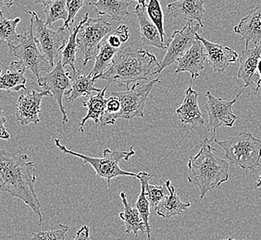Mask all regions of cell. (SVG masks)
<instances>
[{"mask_svg":"<svg viewBox=\"0 0 261 240\" xmlns=\"http://www.w3.org/2000/svg\"><path fill=\"white\" fill-rule=\"evenodd\" d=\"M213 140L225 152L226 160L243 170H255L261 166V140L248 132H240L226 140Z\"/></svg>","mask_w":261,"mask_h":240,"instance_id":"4","label":"cell"},{"mask_svg":"<svg viewBox=\"0 0 261 240\" xmlns=\"http://www.w3.org/2000/svg\"><path fill=\"white\" fill-rule=\"evenodd\" d=\"M261 57V43L255 45L251 49L246 48L242 52L239 57V70L237 72V78L244 81L245 90L247 87L256 84L255 93L259 90V79L260 77L257 74V64Z\"/></svg>","mask_w":261,"mask_h":240,"instance_id":"16","label":"cell"},{"mask_svg":"<svg viewBox=\"0 0 261 240\" xmlns=\"http://www.w3.org/2000/svg\"><path fill=\"white\" fill-rule=\"evenodd\" d=\"M255 189H261V175L260 177L255 183Z\"/></svg>","mask_w":261,"mask_h":240,"instance_id":"43","label":"cell"},{"mask_svg":"<svg viewBox=\"0 0 261 240\" xmlns=\"http://www.w3.org/2000/svg\"><path fill=\"white\" fill-rule=\"evenodd\" d=\"M108 86H106L103 90H101L96 95H90L88 100L83 101V105L87 108V114L81 120L80 130L84 132V127L86 125L87 120H93L96 124L100 123L101 116L105 112L106 104L108 99H106L105 93Z\"/></svg>","mask_w":261,"mask_h":240,"instance_id":"25","label":"cell"},{"mask_svg":"<svg viewBox=\"0 0 261 240\" xmlns=\"http://www.w3.org/2000/svg\"><path fill=\"white\" fill-rule=\"evenodd\" d=\"M166 188L169 192V195L165 196L164 199L161 200V203L158 205L156 210L158 215L163 218H171L185 213L188 209L191 203L184 202L176 192L175 188L171 185V180H164Z\"/></svg>","mask_w":261,"mask_h":240,"instance_id":"22","label":"cell"},{"mask_svg":"<svg viewBox=\"0 0 261 240\" xmlns=\"http://www.w3.org/2000/svg\"><path fill=\"white\" fill-rule=\"evenodd\" d=\"M135 12L140 28V39L142 44L155 46L156 48L161 49H165L166 44L161 39V33L156 28V26L148 18L146 12V7L138 4L136 7Z\"/></svg>","mask_w":261,"mask_h":240,"instance_id":"20","label":"cell"},{"mask_svg":"<svg viewBox=\"0 0 261 240\" xmlns=\"http://www.w3.org/2000/svg\"><path fill=\"white\" fill-rule=\"evenodd\" d=\"M119 50L120 49L112 47L108 43V41L106 40L105 37L100 43L99 48L95 57V65L89 74L93 77L102 74L104 71L110 68V66L112 63V60Z\"/></svg>","mask_w":261,"mask_h":240,"instance_id":"28","label":"cell"},{"mask_svg":"<svg viewBox=\"0 0 261 240\" xmlns=\"http://www.w3.org/2000/svg\"><path fill=\"white\" fill-rule=\"evenodd\" d=\"M111 32L112 25L108 20L102 18L90 19L88 13L85 14L76 39L78 50L84 55L83 67L96 57L101 42Z\"/></svg>","mask_w":261,"mask_h":240,"instance_id":"7","label":"cell"},{"mask_svg":"<svg viewBox=\"0 0 261 240\" xmlns=\"http://www.w3.org/2000/svg\"><path fill=\"white\" fill-rule=\"evenodd\" d=\"M81 26H82V20L79 22L78 25L75 26L72 30L70 31V35L69 39L66 44L64 49L61 51L62 52V57H61V63L63 67L69 66L70 67V71H68L69 75H73L75 74L78 70L75 69L76 53L78 52V45H77V35L79 33Z\"/></svg>","mask_w":261,"mask_h":240,"instance_id":"30","label":"cell"},{"mask_svg":"<svg viewBox=\"0 0 261 240\" xmlns=\"http://www.w3.org/2000/svg\"><path fill=\"white\" fill-rule=\"evenodd\" d=\"M37 83L44 91L48 92L55 99L62 114V123L67 124L69 118L66 113L65 107L63 105V97L66 91L70 90L71 87V80L68 72H66L64 70L61 60H59L56 63L55 67L50 72H47V74L40 77V79L37 80Z\"/></svg>","mask_w":261,"mask_h":240,"instance_id":"11","label":"cell"},{"mask_svg":"<svg viewBox=\"0 0 261 240\" xmlns=\"http://www.w3.org/2000/svg\"><path fill=\"white\" fill-rule=\"evenodd\" d=\"M70 76V75H69ZM71 87L65 93L66 99L68 102H73L82 96H90L92 93H99L101 89L95 87V79L90 74L84 75L80 70L75 74L70 76Z\"/></svg>","mask_w":261,"mask_h":240,"instance_id":"24","label":"cell"},{"mask_svg":"<svg viewBox=\"0 0 261 240\" xmlns=\"http://www.w3.org/2000/svg\"><path fill=\"white\" fill-rule=\"evenodd\" d=\"M25 70V67L19 60L10 63L6 70H0V91H27Z\"/></svg>","mask_w":261,"mask_h":240,"instance_id":"21","label":"cell"},{"mask_svg":"<svg viewBox=\"0 0 261 240\" xmlns=\"http://www.w3.org/2000/svg\"><path fill=\"white\" fill-rule=\"evenodd\" d=\"M121 198L122 200V204L124 207V212L120 214L121 220L125 224V232L129 234L133 232L135 235H137L138 232L146 233V225L143 222L140 214L136 208L132 207L127 200V196L125 192H121Z\"/></svg>","mask_w":261,"mask_h":240,"instance_id":"27","label":"cell"},{"mask_svg":"<svg viewBox=\"0 0 261 240\" xmlns=\"http://www.w3.org/2000/svg\"><path fill=\"white\" fill-rule=\"evenodd\" d=\"M10 51L22 63L26 70H30L36 79H40L41 72H50L53 70L48 60L42 54L34 39L30 26L24 35H21L20 40Z\"/></svg>","mask_w":261,"mask_h":240,"instance_id":"9","label":"cell"},{"mask_svg":"<svg viewBox=\"0 0 261 240\" xmlns=\"http://www.w3.org/2000/svg\"><path fill=\"white\" fill-rule=\"evenodd\" d=\"M160 79L147 81L145 83L137 82L132 88L123 92H113L111 95L115 96L121 103V110L115 115V118L132 119L135 117H144V109L151 91Z\"/></svg>","mask_w":261,"mask_h":240,"instance_id":"8","label":"cell"},{"mask_svg":"<svg viewBox=\"0 0 261 240\" xmlns=\"http://www.w3.org/2000/svg\"><path fill=\"white\" fill-rule=\"evenodd\" d=\"M55 143L56 146L66 155L79 157L84 162H86V164L92 165L93 168L96 171L97 177L107 179L108 188L110 187L111 180L112 178L122 176V175L137 177V174L122 170L119 165V163L121 160L128 161L133 155H136V151L134 150V146H132L130 150L128 152L105 149L103 151V155H104L103 157H92V156H87V155H82L79 153L69 150L67 147L61 144L59 139H56Z\"/></svg>","mask_w":261,"mask_h":240,"instance_id":"5","label":"cell"},{"mask_svg":"<svg viewBox=\"0 0 261 240\" xmlns=\"http://www.w3.org/2000/svg\"><path fill=\"white\" fill-rule=\"evenodd\" d=\"M201 28L197 23H187L181 30L175 31L171 35L170 40L166 44V55L161 62L159 74H161L167 67L173 64L175 61L181 58L187 51L191 48L192 45L196 42V35L197 31Z\"/></svg>","mask_w":261,"mask_h":240,"instance_id":"10","label":"cell"},{"mask_svg":"<svg viewBox=\"0 0 261 240\" xmlns=\"http://www.w3.org/2000/svg\"><path fill=\"white\" fill-rule=\"evenodd\" d=\"M60 229L40 231L38 233H33L32 240H65L66 234L70 230L68 225L60 224Z\"/></svg>","mask_w":261,"mask_h":240,"instance_id":"35","label":"cell"},{"mask_svg":"<svg viewBox=\"0 0 261 240\" xmlns=\"http://www.w3.org/2000/svg\"><path fill=\"white\" fill-rule=\"evenodd\" d=\"M206 49L200 41L196 40L191 48L186 52L181 58L177 60L178 66L175 70L176 74L181 72H188L191 75L192 80L199 77L200 72L205 69L206 61Z\"/></svg>","mask_w":261,"mask_h":240,"instance_id":"17","label":"cell"},{"mask_svg":"<svg viewBox=\"0 0 261 240\" xmlns=\"http://www.w3.org/2000/svg\"><path fill=\"white\" fill-rule=\"evenodd\" d=\"M6 115L4 111L0 108V139L9 140L10 139V133L5 127Z\"/></svg>","mask_w":261,"mask_h":240,"instance_id":"38","label":"cell"},{"mask_svg":"<svg viewBox=\"0 0 261 240\" xmlns=\"http://www.w3.org/2000/svg\"><path fill=\"white\" fill-rule=\"evenodd\" d=\"M121 110V103L115 96L111 95L106 104L105 112L101 116V126L115 125V115Z\"/></svg>","mask_w":261,"mask_h":240,"instance_id":"33","label":"cell"},{"mask_svg":"<svg viewBox=\"0 0 261 240\" xmlns=\"http://www.w3.org/2000/svg\"><path fill=\"white\" fill-rule=\"evenodd\" d=\"M244 89H242L241 92L236 95V98L231 101L217 98L210 91H206L207 103L206 104V110L208 115V122L213 129L214 135L218 129L222 127L231 128L234 125L238 116L233 114L232 105L236 104L237 98L241 95Z\"/></svg>","mask_w":261,"mask_h":240,"instance_id":"12","label":"cell"},{"mask_svg":"<svg viewBox=\"0 0 261 240\" xmlns=\"http://www.w3.org/2000/svg\"><path fill=\"white\" fill-rule=\"evenodd\" d=\"M141 182V193L138 199L136 200V208L139 212L141 217L143 219L144 224L146 225V233L147 238L151 239L152 236V229L149 225V215H150V203L146 197V185L149 183L152 178H154L153 175L146 173V172H140L137 174V177Z\"/></svg>","mask_w":261,"mask_h":240,"instance_id":"26","label":"cell"},{"mask_svg":"<svg viewBox=\"0 0 261 240\" xmlns=\"http://www.w3.org/2000/svg\"><path fill=\"white\" fill-rule=\"evenodd\" d=\"M20 21V18L7 19L0 10V44H6L11 49L20 42L21 35L16 31Z\"/></svg>","mask_w":261,"mask_h":240,"instance_id":"29","label":"cell"},{"mask_svg":"<svg viewBox=\"0 0 261 240\" xmlns=\"http://www.w3.org/2000/svg\"><path fill=\"white\" fill-rule=\"evenodd\" d=\"M164 192L163 186H153L149 183L146 185V197L150 203V207L156 209L165 197Z\"/></svg>","mask_w":261,"mask_h":240,"instance_id":"37","label":"cell"},{"mask_svg":"<svg viewBox=\"0 0 261 240\" xmlns=\"http://www.w3.org/2000/svg\"><path fill=\"white\" fill-rule=\"evenodd\" d=\"M257 74L259 75L260 77V79H259V84H258V87H259V89H260L261 87V57L258 60V64H257Z\"/></svg>","mask_w":261,"mask_h":240,"instance_id":"42","label":"cell"},{"mask_svg":"<svg viewBox=\"0 0 261 240\" xmlns=\"http://www.w3.org/2000/svg\"><path fill=\"white\" fill-rule=\"evenodd\" d=\"M130 31L128 26L121 24L115 31H112L106 36V40L114 48L120 49L121 45L129 40Z\"/></svg>","mask_w":261,"mask_h":240,"instance_id":"34","label":"cell"},{"mask_svg":"<svg viewBox=\"0 0 261 240\" xmlns=\"http://www.w3.org/2000/svg\"><path fill=\"white\" fill-rule=\"evenodd\" d=\"M204 4L205 0H175L167 5V10L177 25H186L197 21L203 28V17L206 11Z\"/></svg>","mask_w":261,"mask_h":240,"instance_id":"13","label":"cell"},{"mask_svg":"<svg viewBox=\"0 0 261 240\" xmlns=\"http://www.w3.org/2000/svg\"><path fill=\"white\" fill-rule=\"evenodd\" d=\"M67 0H53L45 7L44 13L45 15V24L51 26L58 20L66 21L68 19Z\"/></svg>","mask_w":261,"mask_h":240,"instance_id":"31","label":"cell"},{"mask_svg":"<svg viewBox=\"0 0 261 240\" xmlns=\"http://www.w3.org/2000/svg\"><path fill=\"white\" fill-rule=\"evenodd\" d=\"M35 164L28 155L0 149V191L22 200L39 217L42 226L41 203L35 190Z\"/></svg>","mask_w":261,"mask_h":240,"instance_id":"1","label":"cell"},{"mask_svg":"<svg viewBox=\"0 0 261 240\" xmlns=\"http://www.w3.org/2000/svg\"><path fill=\"white\" fill-rule=\"evenodd\" d=\"M31 17L30 28L34 39L42 54L54 68L59 61V55L64 49L69 37L66 30H51L45 21L41 20L35 11H29Z\"/></svg>","mask_w":261,"mask_h":240,"instance_id":"6","label":"cell"},{"mask_svg":"<svg viewBox=\"0 0 261 240\" xmlns=\"http://www.w3.org/2000/svg\"><path fill=\"white\" fill-rule=\"evenodd\" d=\"M224 240H236V239H233V238H231V237H229V238H227V239H224Z\"/></svg>","mask_w":261,"mask_h":240,"instance_id":"45","label":"cell"},{"mask_svg":"<svg viewBox=\"0 0 261 240\" xmlns=\"http://www.w3.org/2000/svg\"><path fill=\"white\" fill-rule=\"evenodd\" d=\"M16 0H0V9L1 8H10L15 4Z\"/></svg>","mask_w":261,"mask_h":240,"instance_id":"40","label":"cell"},{"mask_svg":"<svg viewBox=\"0 0 261 240\" xmlns=\"http://www.w3.org/2000/svg\"><path fill=\"white\" fill-rule=\"evenodd\" d=\"M211 140L205 139L201 143L200 151L195 156L189 157L188 182L196 186L203 200L208 191L229 180L230 163L214 155L216 149L211 147Z\"/></svg>","mask_w":261,"mask_h":240,"instance_id":"3","label":"cell"},{"mask_svg":"<svg viewBox=\"0 0 261 240\" xmlns=\"http://www.w3.org/2000/svg\"><path fill=\"white\" fill-rule=\"evenodd\" d=\"M244 240H248V239H247V238H246V239H244Z\"/></svg>","mask_w":261,"mask_h":240,"instance_id":"46","label":"cell"},{"mask_svg":"<svg viewBox=\"0 0 261 240\" xmlns=\"http://www.w3.org/2000/svg\"><path fill=\"white\" fill-rule=\"evenodd\" d=\"M196 40L200 41L206 49V59L214 73H224L230 66L239 59V55L226 45L215 44L196 34Z\"/></svg>","mask_w":261,"mask_h":240,"instance_id":"14","label":"cell"},{"mask_svg":"<svg viewBox=\"0 0 261 240\" xmlns=\"http://www.w3.org/2000/svg\"><path fill=\"white\" fill-rule=\"evenodd\" d=\"M73 240H91L90 230L87 225H83L76 233Z\"/></svg>","mask_w":261,"mask_h":240,"instance_id":"39","label":"cell"},{"mask_svg":"<svg viewBox=\"0 0 261 240\" xmlns=\"http://www.w3.org/2000/svg\"><path fill=\"white\" fill-rule=\"evenodd\" d=\"M175 113L181 123L189 124L192 130H195L198 126H205V121L198 105V94L192 86L187 88L182 104L176 109Z\"/></svg>","mask_w":261,"mask_h":240,"instance_id":"18","label":"cell"},{"mask_svg":"<svg viewBox=\"0 0 261 240\" xmlns=\"http://www.w3.org/2000/svg\"><path fill=\"white\" fill-rule=\"evenodd\" d=\"M51 1H53V0H33V3L34 4H41L44 7H46L50 3Z\"/></svg>","mask_w":261,"mask_h":240,"instance_id":"41","label":"cell"},{"mask_svg":"<svg viewBox=\"0 0 261 240\" xmlns=\"http://www.w3.org/2000/svg\"><path fill=\"white\" fill-rule=\"evenodd\" d=\"M160 66L156 56L142 48L125 47L117 52L110 68L94 79L107 80L109 84L115 82L128 89L132 82L146 80L150 76L158 75Z\"/></svg>","mask_w":261,"mask_h":240,"instance_id":"2","label":"cell"},{"mask_svg":"<svg viewBox=\"0 0 261 240\" xmlns=\"http://www.w3.org/2000/svg\"><path fill=\"white\" fill-rule=\"evenodd\" d=\"M146 13L151 21L156 26L161 33V39L165 43V27H164V13L160 0H149L146 5Z\"/></svg>","mask_w":261,"mask_h":240,"instance_id":"32","label":"cell"},{"mask_svg":"<svg viewBox=\"0 0 261 240\" xmlns=\"http://www.w3.org/2000/svg\"><path fill=\"white\" fill-rule=\"evenodd\" d=\"M45 96L51 95L46 91L39 93L35 90L20 95L16 104L15 112L16 119L20 125L27 126L31 123L37 125L40 122L41 103Z\"/></svg>","mask_w":261,"mask_h":240,"instance_id":"15","label":"cell"},{"mask_svg":"<svg viewBox=\"0 0 261 240\" xmlns=\"http://www.w3.org/2000/svg\"><path fill=\"white\" fill-rule=\"evenodd\" d=\"M85 1L86 0H67L66 7L68 10V19L63 22V25L61 26L63 30H69L70 25L74 23L76 15L83 8V6L85 5Z\"/></svg>","mask_w":261,"mask_h":240,"instance_id":"36","label":"cell"},{"mask_svg":"<svg viewBox=\"0 0 261 240\" xmlns=\"http://www.w3.org/2000/svg\"><path fill=\"white\" fill-rule=\"evenodd\" d=\"M134 1L138 2L139 5L144 6V7H146V5H147V4H146V1H147V0H134Z\"/></svg>","mask_w":261,"mask_h":240,"instance_id":"44","label":"cell"},{"mask_svg":"<svg viewBox=\"0 0 261 240\" xmlns=\"http://www.w3.org/2000/svg\"><path fill=\"white\" fill-rule=\"evenodd\" d=\"M88 4L93 7L99 17L108 16L112 20L120 21L126 16L130 15L128 8L132 5V2L124 0H96Z\"/></svg>","mask_w":261,"mask_h":240,"instance_id":"23","label":"cell"},{"mask_svg":"<svg viewBox=\"0 0 261 240\" xmlns=\"http://www.w3.org/2000/svg\"><path fill=\"white\" fill-rule=\"evenodd\" d=\"M233 32L246 41V48L252 43H261V5L256 6L233 28Z\"/></svg>","mask_w":261,"mask_h":240,"instance_id":"19","label":"cell"}]
</instances>
